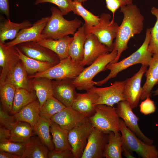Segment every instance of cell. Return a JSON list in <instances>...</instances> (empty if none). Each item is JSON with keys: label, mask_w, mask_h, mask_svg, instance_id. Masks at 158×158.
I'll list each match as a JSON object with an SVG mask.
<instances>
[{"label": "cell", "mask_w": 158, "mask_h": 158, "mask_svg": "<svg viewBox=\"0 0 158 158\" xmlns=\"http://www.w3.org/2000/svg\"><path fill=\"white\" fill-rule=\"evenodd\" d=\"M120 12L123 16L114 42V49L117 52L116 59L110 63L118 62L122 52L127 50L130 39L141 33L143 29L144 17L139 9L133 3L121 7Z\"/></svg>", "instance_id": "obj_1"}, {"label": "cell", "mask_w": 158, "mask_h": 158, "mask_svg": "<svg viewBox=\"0 0 158 158\" xmlns=\"http://www.w3.org/2000/svg\"><path fill=\"white\" fill-rule=\"evenodd\" d=\"M150 28L147 29L145 40L140 47L129 56L119 62L110 63L107 66V70L110 72L104 78L96 82V85L101 86L111 78L115 77L118 74L129 67L137 64L149 66L153 54L148 49L150 39Z\"/></svg>", "instance_id": "obj_2"}, {"label": "cell", "mask_w": 158, "mask_h": 158, "mask_svg": "<svg viewBox=\"0 0 158 158\" xmlns=\"http://www.w3.org/2000/svg\"><path fill=\"white\" fill-rule=\"evenodd\" d=\"M51 15L42 32V39L57 40L68 35H73L82 26V22L77 18L68 20L56 7L50 8Z\"/></svg>", "instance_id": "obj_3"}, {"label": "cell", "mask_w": 158, "mask_h": 158, "mask_svg": "<svg viewBox=\"0 0 158 158\" xmlns=\"http://www.w3.org/2000/svg\"><path fill=\"white\" fill-rule=\"evenodd\" d=\"M117 54V51L113 50L109 53L101 55L88 67L85 68L73 80L76 88L78 90L87 91L96 85V82L93 80L94 78L99 73L107 70V66L116 59Z\"/></svg>", "instance_id": "obj_4"}, {"label": "cell", "mask_w": 158, "mask_h": 158, "mask_svg": "<svg viewBox=\"0 0 158 158\" xmlns=\"http://www.w3.org/2000/svg\"><path fill=\"white\" fill-rule=\"evenodd\" d=\"M85 68L80 63L73 61L69 56L60 60L57 64L46 71L31 75L28 78L43 77L56 80L73 79L79 75Z\"/></svg>", "instance_id": "obj_5"}, {"label": "cell", "mask_w": 158, "mask_h": 158, "mask_svg": "<svg viewBox=\"0 0 158 158\" xmlns=\"http://www.w3.org/2000/svg\"><path fill=\"white\" fill-rule=\"evenodd\" d=\"M89 118L94 127L102 131L107 133L120 132V118L113 106L97 105L95 113Z\"/></svg>", "instance_id": "obj_6"}, {"label": "cell", "mask_w": 158, "mask_h": 158, "mask_svg": "<svg viewBox=\"0 0 158 158\" xmlns=\"http://www.w3.org/2000/svg\"><path fill=\"white\" fill-rule=\"evenodd\" d=\"M98 24L96 25L89 27L84 26L86 34L94 35L99 41L105 45L109 52L114 49L113 40L115 38L119 25L118 23L110 20V14L103 13L99 16Z\"/></svg>", "instance_id": "obj_7"}, {"label": "cell", "mask_w": 158, "mask_h": 158, "mask_svg": "<svg viewBox=\"0 0 158 158\" xmlns=\"http://www.w3.org/2000/svg\"><path fill=\"white\" fill-rule=\"evenodd\" d=\"M120 132L122 138V145L131 152H136L142 158H158V150L152 145L148 144L138 138L120 119Z\"/></svg>", "instance_id": "obj_8"}, {"label": "cell", "mask_w": 158, "mask_h": 158, "mask_svg": "<svg viewBox=\"0 0 158 158\" xmlns=\"http://www.w3.org/2000/svg\"><path fill=\"white\" fill-rule=\"evenodd\" d=\"M94 127L89 117L69 131L68 139L75 158H81L88 138Z\"/></svg>", "instance_id": "obj_9"}, {"label": "cell", "mask_w": 158, "mask_h": 158, "mask_svg": "<svg viewBox=\"0 0 158 158\" xmlns=\"http://www.w3.org/2000/svg\"><path fill=\"white\" fill-rule=\"evenodd\" d=\"M125 84V80L115 81L110 86L101 88L94 86L87 91L95 93L98 95L95 105L104 104L113 106L114 104L126 100L123 94Z\"/></svg>", "instance_id": "obj_10"}, {"label": "cell", "mask_w": 158, "mask_h": 158, "mask_svg": "<svg viewBox=\"0 0 158 158\" xmlns=\"http://www.w3.org/2000/svg\"><path fill=\"white\" fill-rule=\"evenodd\" d=\"M117 104V112L127 127L143 141L148 144L152 145L153 140L147 137L139 128L138 124L139 118L133 111L129 103L125 100Z\"/></svg>", "instance_id": "obj_11"}, {"label": "cell", "mask_w": 158, "mask_h": 158, "mask_svg": "<svg viewBox=\"0 0 158 158\" xmlns=\"http://www.w3.org/2000/svg\"><path fill=\"white\" fill-rule=\"evenodd\" d=\"M147 67L146 66L142 65L139 70L132 77L125 80L124 96L133 109L137 107L140 100L142 91L141 80Z\"/></svg>", "instance_id": "obj_12"}, {"label": "cell", "mask_w": 158, "mask_h": 158, "mask_svg": "<svg viewBox=\"0 0 158 158\" xmlns=\"http://www.w3.org/2000/svg\"><path fill=\"white\" fill-rule=\"evenodd\" d=\"M108 133L94 128L81 158H102L108 141Z\"/></svg>", "instance_id": "obj_13"}, {"label": "cell", "mask_w": 158, "mask_h": 158, "mask_svg": "<svg viewBox=\"0 0 158 158\" xmlns=\"http://www.w3.org/2000/svg\"><path fill=\"white\" fill-rule=\"evenodd\" d=\"M27 56L41 61L48 62L56 65L60 61L58 56L48 49L38 44L35 42H25L17 45Z\"/></svg>", "instance_id": "obj_14"}, {"label": "cell", "mask_w": 158, "mask_h": 158, "mask_svg": "<svg viewBox=\"0 0 158 158\" xmlns=\"http://www.w3.org/2000/svg\"><path fill=\"white\" fill-rule=\"evenodd\" d=\"M49 18V16L42 17L31 26L20 30L16 37L11 41L5 43L6 45L11 47L26 42H36L42 40V32Z\"/></svg>", "instance_id": "obj_15"}, {"label": "cell", "mask_w": 158, "mask_h": 158, "mask_svg": "<svg viewBox=\"0 0 158 158\" xmlns=\"http://www.w3.org/2000/svg\"><path fill=\"white\" fill-rule=\"evenodd\" d=\"M90 116L72 108L66 107L53 116L51 121L68 131L81 124Z\"/></svg>", "instance_id": "obj_16"}, {"label": "cell", "mask_w": 158, "mask_h": 158, "mask_svg": "<svg viewBox=\"0 0 158 158\" xmlns=\"http://www.w3.org/2000/svg\"><path fill=\"white\" fill-rule=\"evenodd\" d=\"M73 79H66L52 81L53 96L66 107L72 108L77 95L76 87L73 83Z\"/></svg>", "instance_id": "obj_17"}, {"label": "cell", "mask_w": 158, "mask_h": 158, "mask_svg": "<svg viewBox=\"0 0 158 158\" xmlns=\"http://www.w3.org/2000/svg\"><path fill=\"white\" fill-rule=\"evenodd\" d=\"M86 34L84 58L80 63L84 67L86 65H90L99 56L109 52L106 46L101 43L94 35Z\"/></svg>", "instance_id": "obj_18"}, {"label": "cell", "mask_w": 158, "mask_h": 158, "mask_svg": "<svg viewBox=\"0 0 158 158\" xmlns=\"http://www.w3.org/2000/svg\"><path fill=\"white\" fill-rule=\"evenodd\" d=\"M16 47V46L8 47L5 43L0 42V66L2 68L0 84L5 81L8 74L20 61Z\"/></svg>", "instance_id": "obj_19"}, {"label": "cell", "mask_w": 158, "mask_h": 158, "mask_svg": "<svg viewBox=\"0 0 158 158\" xmlns=\"http://www.w3.org/2000/svg\"><path fill=\"white\" fill-rule=\"evenodd\" d=\"M87 38L84 25L80 27L73 35L68 53L72 59L80 63L83 60L84 45Z\"/></svg>", "instance_id": "obj_20"}, {"label": "cell", "mask_w": 158, "mask_h": 158, "mask_svg": "<svg viewBox=\"0 0 158 158\" xmlns=\"http://www.w3.org/2000/svg\"><path fill=\"white\" fill-rule=\"evenodd\" d=\"M98 96L95 93L87 91L83 93H77L72 108L78 111L88 114L91 116L95 112V103Z\"/></svg>", "instance_id": "obj_21"}, {"label": "cell", "mask_w": 158, "mask_h": 158, "mask_svg": "<svg viewBox=\"0 0 158 158\" xmlns=\"http://www.w3.org/2000/svg\"><path fill=\"white\" fill-rule=\"evenodd\" d=\"M73 39V37L67 35L57 40L44 39L36 42L55 53L61 60L69 56L68 49Z\"/></svg>", "instance_id": "obj_22"}, {"label": "cell", "mask_w": 158, "mask_h": 158, "mask_svg": "<svg viewBox=\"0 0 158 158\" xmlns=\"http://www.w3.org/2000/svg\"><path fill=\"white\" fill-rule=\"evenodd\" d=\"M149 66L145 72L146 80L142 87L141 100L151 96L152 89L158 82V56L153 55Z\"/></svg>", "instance_id": "obj_23"}, {"label": "cell", "mask_w": 158, "mask_h": 158, "mask_svg": "<svg viewBox=\"0 0 158 158\" xmlns=\"http://www.w3.org/2000/svg\"><path fill=\"white\" fill-rule=\"evenodd\" d=\"M31 22L25 20L20 23L12 22L9 18L5 20L0 24V42L4 43L8 40H13L19 31L32 25Z\"/></svg>", "instance_id": "obj_24"}, {"label": "cell", "mask_w": 158, "mask_h": 158, "mask_svg": "<svg viewBox=\"0 0 158 158\" xmlns=\"http://www.w3.org/2000/svg\"><path fill=\"white\" fill-rule=\"evenodd\" d=\"M27 73L20 60L8 74L5 81L13 85L16 89L22 88L32 91L30 87Z\"/></svg>", "instance_id": "obj_25"}, {"label": "cell", "mask_w": 158, "mask_h": 158, "mask_svg": "<svg viewBox=\"0 0 158 158\" xmlns=\"http://www.w3.org/2000/svg\"><path fill=\"white\" fill-rule=\"evenodd\" d=\"M40 109L39 102L36 100L23 107L13 115L16 121L25 122L33 127L40 118Z\"/></svg>", "instance_id": "obj_26"}, {"label": "cell", "mask_w": 158, "mask_h": 158, "mask_svg": "<svg viewBox=\"0 0 158 158\" xmlns=\"http://www.w3.org/2000/svg\"><path fill=\"white\" fill-rule=\"evenodd\" d=\"M33 78L32 85L41 108L47 99L53 96L52 81L51 79L43 77Z\"/></svg>", "instance_id": "obj_27"}, {"label": "cell", "mask_w": 158, "mask_h": 158, "mask_svg": "<svg viewBox=\"0 0 158 158\" xmlns=\"http://www.w3.org/2000/svg\"><path fill=\"white\" fill-rule=\"evenodd\" d=\"M49 151L38 137L31 138L26 143L21 158H48Z\"/></svg>", "instance_id": "obj_28"}, {"label": "cell", "mask_w": 158, "mask_h": 158, "mask_svg": "<svg viewBox=\"0 0 158 158\" xmlns=\"http://www.w3.org/2000/svg\"><path fill=\"white\" fill-rule=\"evenodd\" d=\"M50 130L54 146V150H68L72 151V148L68 139V130L61 128L58 124L52 121Z\"/></svg>", "instance_id": "obj_29"}, {"label": "cell", "mask_w": 158, "mask_h": 158, "mask_svg": "<svg viewBox=\"0 0 158 158\" xmlns=\"http://www.w3.org/2000/svg\"><path fill=\"white\" fill-rule=\"evenodd\" d=\"M122 138L119 132L108 133V141L104 153L106 158H122Z\"/></svg>", "instance_id": "obj_30"}, {"label": "cell", "mask_w": 158, "mask_h": 158, "mask_svg": "<svg viewBox=\"0 0 158 158\" xmlns=\"http://www.w3.org/2000/svg\"><path fill=\"white\" fill-rule=\"evenodd\" d=\"M16 48L18 56L27 73L31 75L44 72L55 65L49 62L41 61L30 58L23 53L17 47Z\"/></svg>", "instance_id": "obj_31"}, {"label": "cell", "mask_w": 158, "mask_h": 158, "mask_svg": "<svg viewBox=\"0 0 158 158\" xmlns=\"http://www.w3.org/2000/svg\"><path fill=\"white\" fill-rule=\"evenodd\" d=\"M33 127L23 121H17L11 130L9 139L12 141L26 143L31 138Z\"/></svg>", "instance_id": "obj_32"}, {"label": "cell", "mask_w": 158, "mask_h": 158, "mask_svg": "<svg viewBox=\"0 0 158 158\" xmlns=\"http://www.w3.org/2000/svg\"><path fill=\"white\" fill-rule=\"evenodd\" d=\"M35 93L20 88L16 89L11 115H14L22 108L36 100Z\"/></svg>", "instance_id": "obj_33"}, {"label": "cell", "mask_w": 158, "mask_h": 158, "mask_svg": "<svg viewBox=\"0 0 158 158\" xmlns=\"http://www.w3.org/2000/svg\"><path fill=\"white\" fill-rule=\"evenodd\" d=\"M52 121L41 117L33 127L34 131L42 142L50 151L54 149V146L50 134V126Z\"/></svg>", "instance_id": "obj_34"}, {"label": "cell", "mask_w": 158, "mask_h": 158, "mask_svg": "<svg viewBox=\"0 0 158 158\" xmlns=\"http://www.w3.org/2000/svg\"><path fill=\"white\" fill-rule=\"evenodd\" d=\"M11 83L5 81L0 84V101L3 108L11 114L16 91Z\"/></svg>", "instance_id": "obj_35"}, {"label": "cell", "mask_w": 158, "mask_h": 158, "mask_svg": "<svg viewBox=\"0 0 158 158\" xmlns=\"http://www.w3.org/2000/svg\"><path fill=\"white\" fill-rule=\"evenodd\" d=\"M66 107L60 101L53 96L49 98L40 108V115L41 117L47 120Z\"/></svg>", "instance_id": "obj_36"}, {"label": "cell", "mask_w": 158, "mask_h": 158, "mask_svg": "<svg viewBox=\"0 0 158 158\" xmlns=\"http://www.w3.org/2000/svg\"><path fill=\"white\" fill-rule=\"evenodd\" d=\"M72 11L74 14L80 16L84 20V25L86 26H92L97 25L99 21V16H97L86 9L82 3L73 1Z\"/></svg>", "instance_id": "obj_37"}, {"label": "cell", "mask_w": 158, "mask_h": 158, "mask_svg": "<svg viewBox=\"0 0 158 158\" xmlns=\"http://www.w3.org/2000/svg\"><path fill=\"white\" fill-rule=\"evenodd\" d=\"M151 12L156 17V20L154 26L150 28V39L148 49L153 55L158 56V8L152 7Z\"/></svg>", "instance_id": "obj_38"}, {"label": "cell", "mask_w": 158, "mask_h": 158, "mask_svg": "<svg viewBox=\"0 0 158 158\" xmlns=\"http://www.w3.org/2000/svg\"><path fill=\"white\" fill-rule=\"evenodd\" d=\"M26 143L12 141L10 139L0 141V150L8 152L21 157Z\"/></svg>", "instance_id": "obj_39"}, {"label": "cell", "mask_w": 158, "mask_h": 158, "mask_svg": "<svg viewBox=\"0 0 158 158\" xmlns=\"http://www.w3.org/2000/svg\"><path fill=\"white\" fill-rule=\"evenodd\" d=\"M73 0H36L35 4L48 3L56 6L64 16L72 11Z\"/></svg>", "instance_id": "obj_40"}, {"label": "cell", "mask_w": 158, "mask_h": 158, "mask_svg": "<svg viewBox=\"0 0 158 158\" xmlns=\"http://www.w3.org/2000/svg\"><path fill=\"white\" fill-rule=\"evenodd\" d=\"M11 114L5 110L0 106V126L11 130L16 121L13 115Z\"/></svg>", "instance_id": "obj_41"}, {"label": "cell", "mask_w": 158, "mask_h": 158, "mask_svg": "<svg viewBox=\"0 0 158 158\" xmlns=\"http://www.w3.org/2000/svg\"><path fill=\"white\" fill-rule=\"evenodd\" d=\"M133 0H105L107 8L112 13L111 20L114 22L116 11L119 8L133 3Z\"/></svg>", "instance_id": "obj_42"}, {"label": "cell", "mask_w": 158, "mask_h": 158, "mask_svg": "<svg viewBox=\"0 0 158 158\" xmlns=\"http://www.w3.org/2000/svg\"><path fill=\"white\" fill-rule=\"evenodd\" d=\"M141 103L140 106V112L145 115L154 113L156 111L154 102L150 97H147Z\"/></svg>", "instance_id": "obj_43"}, {"label": "cell", "mask_w": 158, "mask_h": 158, "mask_svg": "<svg viewBox=\"0 0 158 158\" xmlns=\"http://www.w3.org/2000/svg\"><path fill=\"white\" fill-rule=\"evenodd\" d=\"M48 158H75L72 151L70 150L49 151Z\"/></svg>", "instance_id": "obj_44"}, {"label": "cell", "mask_w": 158, "mask_h": 158, "mask_svg": "<svg viewBox=\"0 0 158 158\" xmlns=\"http://www.w3.org/2000/svg\"><path fill=\"white\" fill-rule=\"evenodd\" d=\"M10 5L9 0H0V10L7 18L10 16Z\"/></svg>", "instance_id": "obj_45"}, {"label": "cell", "mask_w": 158, "mask_h": 158, "mask_svg": "<svg viewBox=\"0 0 158 158\" xmlns=\"http://www.w3.org/2000/svg\"><path fill=\"white\" fill-rule=\"evenodd\" d=\"M11 135L10 130L0 126V141L5 140L9 139Z\"/></svg>", "instance_id": "obj_46"}, {"label": "cell", "mask_w": 158, "mask_h": 158, "mask_svg": "<svg viewBox=\"0 0 158 158\" xmlns=\"http://www.w3.org/2000/svg\"><path fill=\"white\" fill-rule=\"evenodd\" d=\"M0 158H21V157L12 153L3 151H0Z\"/></svg>", "instance_id": "obj_47"}, {"label": "cell", "mask_w": 158, "mask_h": 158, "mask_svg": "<svg viewBox=\"0 0 158 158\" xmlns=\"http://www.w3.org/2000/svg\"><path fill=\"white\" fill-rule=\"evenodd\" d=\"M122 150L123 155L126 157L127 158H135L133 155V152L123 145H122Z\"/></svg>", "instance_id": "obj_48"}, {"label": "cell", "mask_w": 158, "mask_h": 158, "mask_svg": "<svg viewBox=\"0 0 158 158\" xmlns=\"http://www.w3.org/2000/svg\"><path fill=\"white\" fill-rule=\"evenodd\" d=\"M158 84V82L157 83V84ZM152 93L153 94V95L154 96H155L158 95V88L155 90V91H153L152 92Z\"/></svg>", "instance_id": "obj_49"}, {"label": "cell", "mask_w": 158, "mask_h": 158, "mask_svg": "<svg viewBox=\"0 0 158 158\" xmlns=\"http://www.w3.org/2000/svg\"><path fill=\"white\" fill-rule=\"evenodd\" d=\"M73 1H77L83 3H85L87 1V0H73Z\"/></svg>", "instance_id": "obj_50"}]
</instances>
